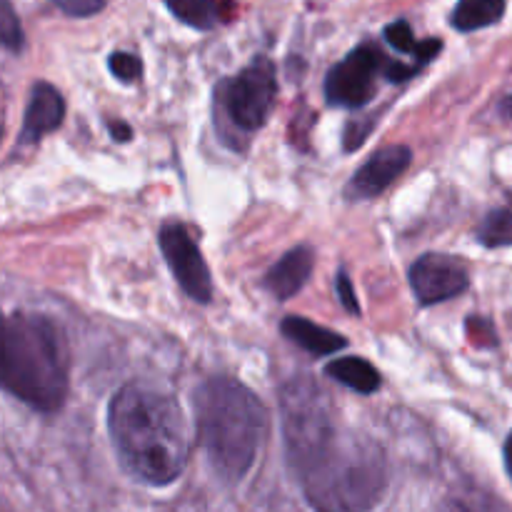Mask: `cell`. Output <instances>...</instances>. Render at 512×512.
<instances>
[{
  "instance_id": "6da1fadb",
  "label": "cell",
  "mask_w": 512,
  "mask_h": 512,
  "mask_svg": "<svg viewBox=\"0 0 512 512\" xmlns=\"http://www.w3.org/2000/svg\"><path fill=\"white\" fill-rule=\"evenodd\" d=\"M108 430L120 465L135 480L165 488L183 475L190 435L180 405L155 388L130 383L115 393Z\"/></svg>"
},
{
  "instance_id": "7a4b0ae2",
  "label": "cell",
  "mask_w": 512,
  "mask_h": 512,
  "mask_svg": "<svg viewBox=\"0 0 512 512\" xmlns=\"http://www.w3.org/2000/svg\"><path fill=\"white\" fill-rule=\"evenodd\" d=\"M293 473L318 512H370L388 485V460L378 443L338 428Z\"/></svg>"
},
{
  "instance_id": "3957f363",
  "label": "cell",
  "mask_w": 512,
  "mask_h": 512,
  "mask_svg": "<svg viewBox=\"0 0 512 512\" xmlns=\"http://www.w3.org/2000/svg\"><path fill=\"white\" fill-rule=\"evenodd\" d=\"M195 425L215 475L225 483H240L263 448L268 410L238 380L213 378L195 393Z\"/></svg>"
},
{
  "instance_id": "277c9868",
  "label": "cell",
  "mask_w": 512,
  "mask_h": 512,
  "mask_svg": "<svg viewBox=\"0 0 512 512\" xmlns=\"http://www.w3.org/2000/svg\"><path fill=\"white\" fill-rule=\"evenodd\" d=\"M0 390L40 413L68 395V358L58 328L43 315L0 310Z\"/></svg>"
},
{
  "instance_id": "5b68a950",
  "label": "cell",
  "mask_w": 512,
  "mask_h": 512,
  "mask_svg": "<svg viewBox=\"0 0 512 512\" xmlns=\"http://www.w3.org/2000/svg\"><path fill=\"white\" fill-rule=\"evenodd\" d=\"M280 415L290 468L303 463L340 428L328 395L308 378H295L285 385L280 393Z\"/></svg>"
},
{
  "instance_id": "8992f818",
  "label": "cell",
  "mask_w": 512,
  "mask_h": 512,
  "mask_svg": "<svg viewBox=\"0 0 512 512\" xmlns=\"http://www.w3.org/2000/svg\"><path fill=\"white\" fill-rule=\"evenodd\" d=\"M275 93H278V83H275L273 63L268 58H258L248 68L240 70L235 78L220 85V103L235 128L250 133L268 120Z\"/></svg>"
},
{
  "instance_id": "52a82bcc",
  "label": "cell",
  "mask_w": 512,
  "mask_h": 512,
  "mask_svg": "<svg viewBox=\"0 0 512 512\" xmlns=\"http://www.w3.org/2000/svg\"><path fill=\"white\" fill-rule=\"evenodd\" d=\"M383 53L373 45L355 48L343 63L335 65L325 80V95L338 108H360L375 95V78L383 68Z\"/></svg>"
},
{
  "instance_id": "ba28073f",
  "label": "cell",
  "mask_w": 512,
  "mask_h": 512,
  "mask_svg": "<svg viewBox=\"0 0 512 512\" xmlns=\"http://www.w3.org/2000/svg\"><path fill=\"white\" fill-rule=\"evenodd\" d=\"M160 250L165 255L170 273L180 283V288L198 303H210L213 298V280H210V270L205 265L203 255H200L198 245L190 238L188 230L183 225H165L158 235Z\"/></svg>"
},
{
  "instance_id": "9c48e42d",
  "label": "cell",
  "mask_w": 512,
  "mask_h": 512,
  "mask_svg": "<svg viewBox=\"0 0 512 512\" xmlns=\"http://www.w3.org/2000/svg\"><path fill=\"white\" fill-rule=\"evenodd\" d=\"M470 278L465 265L453 255L428 253L410 268V288L420 305L445 303L465 293Z\"/></svg>"
},
{
  "instance_id": "30bf717a",
  "label": "cell",
  "mask_w": 512,
  "mask_h": 512,
  "mask_svg": "<svg viewBox=\"0 0 512 512\" xmlns=\"http://www.w3.org/2000/svg\"><path fill=\"white\" fill-rule=\"evenodd\" d=\"M413 153L405 145H388V148L378 150L370 155L368 163L350 178L345 195L350 200H370L375 195L385 193L400 175L408 170Z\"/></svg>"
},
{
  "instance_id": "8fae6325",
  "label": "cell",
  "mask_w": 512,
  "mask_h": 512,
  "mask_svg": "<svg viewBox=\"0 0 512 512\" xmlns=\"http://www.w3.org/2000/svg\"><path fill=\"white\" fill-rule=\"evenodd\" d=\"M65 118V100L50 83H35L30 90L28 108H25L23 133L20 138L25 143H35L45 133H53Z\"/></svg>"
},
{
  "instance_id": "7c38bea8",
  "label": "cell",
  "mask_w": 512,
  "mask_h": 512,
  "mask_svg": "<svg viewBox=\"0 0 512 512\" xmlns=\"http://www.w3.org/2000/svg\"><path fill=\"white\" fill-rule=\"evenodd\" d=\"M315 265V253L310 248H293L290 253H285L273 268L265 275L263 285L273 298L278 300H290L293 295H298L303 290V285L308 283L310 273H313Z\"/></svg>"
},
{
  "instance_id": "4fadbf2b",
  "label": "cell",
  "mask_w": 512,
  "mask_h": 512,
  "mask_svg": "<svg viewBox=\"0 0 512 512\" xmlns=\"http://www.w3.org/2000/svg\"><path fill=\"white\" fill-rule=\"evenodd\" d=\"M280 330H283V335L290 343H295L310 355H335L348 345L343 335L333 333L328 328H320V325L310 323L305 318H295V315L293 318H285Z\"/></svg>"
},
{
  "instance_id": "5bb4252c",
  "label": "cell",
  "mask_w": 512,
  "mask_h": 512,
  "mask_svg": "<svg viewBox=\"0 0 512 512\" xmlns=\"http://www.w3.org/2000/svg\"><path fill=\"white\" fill-rule=\"evenodd\" d=\"M325 375L343 383L355 393L370 395L380 388V373L363 358H338L325 368Z\"/></svg>"
},
{
  "instance_id": "9a60e30c",
  "label": "cell",
  "mask_w": 512,
  "mask_h": 512,
  "mask_svg": "<svg viewBox=\"0 0 512 512\" xmlns=\"http://www.w3.org/2000/svg\"><path fill=\"white\" fill-rule=\"evenodd\" d=\"M505 15V0H458L453 10V28L463 33L495 25Z\"/></svg>"
},
{
  "instance_id": "2e32d148",
  "label": "cell",
  "mask_w": 512,
  "mask_h": 512,
  "mask_svg": "<svg viewBox=\"0 0 512 512\" xmlns=\"http://www.w3.org/2000/svg\"><path fill=\"white\" fill-rule=\"evenodd\" d=\"M478 240L485 248H508L512 245V210L498 208L488 213V218L478 228Z\"/></svg>"
},
{
  "instance_id": "e0dca14e",
  "label": "cell",
  "mask_w": 512,
  "mask_h": 512,
  "mask_svg": "<svg viewBox=\"0 0 512 512\" xmlns=\"http://www.w3.org/2000/svg\"><path fill=\"white\" fill-rule=\"evenodd\" d=\"M170 13L185 25L198 30H208L215 25V8L213 0H165Z\"/></svg>"
},
{
  "instance_id": "ac0fdd59",
  "label": "cell",
  "mask_w": 512,
  "mask_h": 512,
  "mask_svg": "<svg viewBox=\"0 0 512 512\" xmlns=\"http://www.w3.org/2000/svg\"><path fill=\"white\" fill-rule=\"evenodd\" d=\"M25 43L23 28H20L18 13L13 10V5L8 0H0V45L8 50L18 53Z\"/></svg>"
},
{
  "instance_id": "d6986e66",
  "label": "cell",
  "mask_w": 512,
  "mask_h": 512,
  "mask_svg": "<svg viewBox=\"0 0 512 512\" xmlns=\"http://www.w3.org/2000/svg\"><path fill=\"white\" fill-rule=\"evenodd\" d=\"M385 40H388L398 53H415V48H418L413 30H410V25L405 23V20L390 23L388 28H385Z\"/></svg>"
},
{
  "instance_id": "ffe728a7",
  "label": "cell",
  "mask_w": 512,
  "mask_h": 512,
  "mask_svg": "<svg viewBox=\"0 0 512 512\" xmlns=\"http://www.w3.org/2000/svg\"><path fill=\"white\" fill-rule=\"evenodd\" d=\"M108 65H110V73H113L115 78L123 80V83H130V80H135L140 75V70H143L140 60L135 58V55H130V53H113V55H110Z\"/></svg>"
},
{
  "instance_id": "44dd1931",
  "label": "cell",
  "mask_w": 512,
  "mask_h": 512,
  "mask_svg": "<svg viewBox=\"0 0 512 512\" xmlns=\"http://www.w3.org/2000/svg\"><path fill=\"white\" fill-rule=\"evenodd\" d=\"M50 3L58 5L63 13L73 15V18H88V15L100 13L108 0H50Z\"/></svg>"
},
{
  "instance_id": "7402d4cb",
  "label": "cell",
  "mask_w": 512,
  "mask_h": 512,
  "mask_svg": "<svg viewBox=\"0 0 512 512\" xmlns=\"http://www.w3.org/2000/svg\"><path fill=\"white\" fill-rule=\"evenodd\" d=\"M335 288H338V298H340V303H343V308L348 310L350 315H358L360 313V303H358V298H355L353 283H350V278H348V273H345V270H340V273H338Z\"/></svg>"
},
{
  "instance_id": "603a6c76",
  "label": "cell",
  "mask_w": 512,
  "mask_h": 512,
  "mask_svg": "<svg viewBox=\"0 0 512 512\" xmlns=\"http://www.w3.org/2000/svg\"><path fill=\"white\" fill-rule=\"evenodd\" d=\"M370 128H373V123H350L348 128H345V150H355L360 148V145L365 143V138H368Z\"/></svg>"
},
{
  "instance_id": "cb8c5ba5",
  "label": "cell",
  "mask_w": 512,
  "mask_h": 512,
  "mask_svg": "<svg viewBox=\"0 0 512 512\" xmlns=\"http://www.w3.org/2000/svg\"><path fill=\"white\" fill-rule=\"evenodd\" d=\"M418 65H403V63H385L383 73L385 78L393 80V83H403V80H410L415 73H418Z\"/></svg>"
},
{
  "instance_id": "d4e9b609",
  "label": "cell",
  "mask_w": 512,
  "mask_h": 512,
  "mask_svg": "<svg viewBox=\"0 0 512 512\" xmlns=\"http://www.w3.org/2000/svg\"><path fill=\"white\" fill-rule=\"evenodd\" d=\"M440 48H443V43L440 40H423V43H418V48H415V58H420V63H428V60H433L435 55L440 53Z\"/></svg>"
},
{
  "instance_id": "484cf974",
  "label": "cell",
  "mask_w": 512,
  "mask_h": 512,
  "mask_svg": "<svg viewBox=\"0 0 512 512\" xmlns=\"http://www.w3.org/2000/svg\"><path fill=\"white\" fill-rule=\"evenodd\" d=\"M110 133H113L115 140H130V128L125 123H113L110 125Z\"/></svg>"
},
{
  "instance_id": "4316f807",
  "label": "cell",
  "mask_w": 512,
  "mask_h": 512,
  "mask_svg": "<svg viewBox=\"0 0 512 512\" xmlns=\"http://www.w3.org/2000/svg\"><path fill=\"white\" fill-rule=\"evenodd\" d=\"M505 468H508V475L512 480V433H510L508 443H505Z\"/></svg>"
},
{
  "instance_id": "83f0119b",
  "label": "cell",
  "mask_w": 512,
  "mask_h": 512,
  "mask_svg": "<svg viewBox=\"0 0 512 512\" xmlns=\"http://www.w3.org/2000/svg\"><path fill=\"white\" fill-rule=\"evenodd\" d=\"M440 512H473V510H468L465 505H460V503H448L440 508Z\"/></svg>"
},
{
  "instance_id": "f1b7e54d",
  "label": "cell",
  "mask_w": 512,
  "mask_h": 512,
  "mask_svg": "<svg viewBox=\"0 0 512 512\" xmlns=\"http://www.w3.org/2000/svg\"><path fill=\"white\" fill-rule=\"evenodd\" d=\"M500 108H503V115H508V118L512 120V95H508V98L503 100V105H500Z\"/></svg>"
}]
</instances>
